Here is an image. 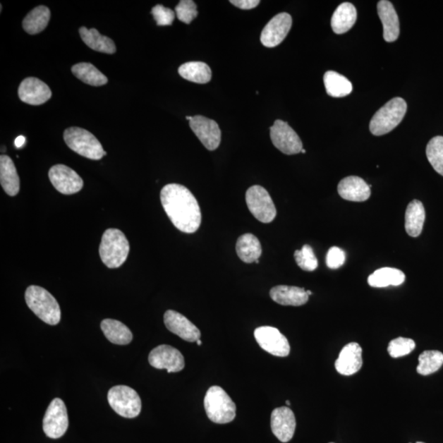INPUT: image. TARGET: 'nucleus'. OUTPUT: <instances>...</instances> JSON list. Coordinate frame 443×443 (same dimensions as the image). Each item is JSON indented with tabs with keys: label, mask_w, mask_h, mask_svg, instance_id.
<instances>
[{
	"label": "nucleus",
	"mask_w": 443,
	"mask_h": 443,
	"mask_svg": "<svg viewBox=\"0 0 443 443\" xmlns=\"http://www.w3.org/2000/svg\"><path fill=\"white\" fill-rule=\"evenodd\" d=\"M160 200L176 228L185 233H194L199 229L202 216L198 201L184 186L166 185L161 190Z\"/></svg>",
	"instance_id": "f257e3e1"
},
{
	"label": "nucleus",
	"mask_w": 443,
	"mask_h": 443,
	"mask_svg": "<svg viewBox=\"0 0 443 443\" xmlns=\"http://www.w3.org/2000/svg\"><path fill=\"white\" fill-rule=\"evenodd\" d=\"M27 305L44 323L56 325L61 320V310L56 299L39 286H30L25 293Z\"/></svg>",
	"instance_id": "f03ea898"
},
{
	"label": "nucleus",
	"mask_w": 443,
	"mask_h": 443,
	"mask_svg": "<svg viewBox=\"0 0 443 443\" xmlns=\"http://www.w3.org/2000/svg\"><path fill=\"white\" fill-rule=\"evenodd\" d=\"M130 251L128 240L122 231L109 229L104 231L99 245V255L109 269H117L127 260Z\"/></svg>",
	"instance_id": "7ed1b4c3"
},
{
	"label": "nucleus",
	"mask_w": 443,
	"mask_h": 443,
	"mask_svg": "<svg viewBox=\"0 0 443 443\" xmlns=\"http://www.w3.org/2000/svg\"><path fill=\"white\" fill-rule=\"evenodd\" d=\"M406 111L405 99L396 97L389 100L372 116L370 123L371 133L377 137L389 133L401 123Z\"/></svg>",
	"instance_id": "20e7f679"
},
{
	"label": "nucleus",
	"mask_w": 443,
	"mask_h": 443,
	"mask_svg": "<svg viewBox=\"0 0 443 443\" xmlns=\"http://www.w3.org/2000/svg\"><path fill=\"white\" fill-rule=\"evenodd\" d=\"M206 415L216 424H228L236 417V405L226 392L219 386L211 387L204 400Z\"/></svg>",
	"instance_id": "39448f33"
},
{
	"label": "nucleus",
	"mask_w": 443,
	"mask_h": 443,
	"mask_svg": "<svg viewBox=\"0 0 443 443\" xmlns=\"http://www.w3.org/2000/svg\"><path fill=\"white\" fill-rule=\"evenodd\" d=\"M63 138L70 149L83 157L99 160L107 154L99 140L87 130L69 128L65 130Z\"/></svg>",
	"instance_id": "423d86ee"
},
{
	"label": "nucleus",
	"mask_w": 443,
	"mask_h": 443,
	"mask_svg": "<svg viewBox=\"0 0 443 443\" xmlns=\"http://www.w3.org/2000/svg\"><path fill=\"white\" fill-rule=\"evenodd\" d=\"M109 403L121 416L133 419L142 411V400L132 387L119 385L113 387L108 392Z\"/></svg>",
	"instance_id": "0eeeda50"
},
{
	"label": "nucleus",
	"mask_w": 443,
	"mask_h": 443,
	"mask_svg": "<svg viewBox=\"0 0 443 443\" xmlns=\"http://www.w3.org/2000/svg\"><path fill=\"white\" fill-rule=\"evenodd\" d=\"M246 205L250 213L261 223L269 224L276 218L277 210L273 200L264 188L253 186L245 194Z\"/></svg>",
	"instance_id": "6e6552de"
},
{
	"label": "nucleus",
	"mask_w": 443,
	"mask_h": 443,
	"mask_svg": "<svg viewBox=\"0 0 443 443\" xmlns=\"http://www.w3.org/2000/svg\"><path fill=\"white\" fill-rule=\"evenodd\" d=\"M68 415L63 400L55 399L47 408L43 419V430L49 439L63 437L68 427Z\"/></svg>",
	"instance_id": "1a4fd4ad"
},
{
	"label": "nucleus",
	"mask_w": 443,
	"mask_h": 443,
	"mask_svg": "<svg viewBox=\"0 0 443 443\" xmlns=\"http://www.w3.org/2000/svg\"><path fill=\"white\" fill-rule=\"evenodd\" d=\"M270 138L274 147L285 154H298L303 150L299 135L284 121H275L270 128Z\"/></svg>",
	"instance_id": "9d476101"
},
{
	"label": "nucleus",
	"mask_w": 443,
	"mask_h": 443,
	"mask_svg": "<svg viewBox=\"0 0 443 443\" xmlns=\"http://www.w3.org/2000/svg\"><path fill=\"white\" fill-rule=\"evenodd\" d=\"M254 335L261 348L269 354L279 357L290 354L289 340L278 329L269 326L260 327L255 330Z\"/></svg>",
	"instance_id": "9b49d317"
},
{
	"label": "nucleus",
	"mask_w": 443,
	"mask_h": 443,
	"mask_svg": "<svg viewBox=\"0 0 443 443\" xmlns=\"http://www.w3.org/2000/svg\"><path fill=\"white\" fill-rule=\"evenodd\" d=\"M49 178L54 188L64 195L79 193L83 188V180L71 168L57 164L49 171Z\"/></svg>",
	"instance_id": "f8f14e48"
},
{
	"label": "nucleus",
	"mask_w": 443,
	"mask_h": 443,
	"mask_svg": "<svg viewBox=\"0 0 443 443\" xmlns=\"http://www.w3.org/2000/svg\"><path fill=\"white\" fill-rule=\"evenodd\" d=\"M149 362L154 368L167 370L169 372L182 371L185 367L183 354L178 349L168 345H161L151 351Z\"/></svg>",
	"instance_id": "ddd939ff"
},
{
	"label": "nucleus",
	"mask_w": 443,
	"mask_h": 443,
	"mask_svg": "<svg viewBox=\"0 0 443 443\" xmlns=\"http://www.w3.org/2000/svg\"><path fill=\"white\" fill-rule=\"evenodd\" d=\"M293 18L286 13L276 15L262 31L260 42L265 47L274 48L278 47L288 36L290 32Z\"/></svg>",
	"instance_id": "4468645a"
},
{
	"label": "nucleus",
	"mask_w": 443,
	"mask_h": 443,
	"mask_svg": "<svg viewBox=\"0 0 443 443\" xmlns=\"http://www.w3.org/2000/svg\"><path fill=\"white\" fill-rule=\"evenodd\" d=\"M190 127L200 142L209 150H215L221 142V130L215 121L203 116H194L189 122Z\"/></svg>",
	"instance_id": "2eb2a0df"
},
{
	"label": "nucleus",
	"mask_w": 443,
	"mask_h": 443,
	"mask_svg": "<svg viewBox=\"0 0 443 443\" xmlns=\"http://www.w3.org/2000/svg\"><path fill=\"white\" fill-rule=\"evenodd\" d=\"M296 426V417L290 408L279 407L272 412L271 429L281 442H288L293 439Z\"/></svg>",
	"instance_id": "dca6fc26"
},
{
	"label": "nucleus",
	"mask_w": 443,
	"mask_h": 443,
	"mask_svg": "<svg viewBox=\"0 0 443 443\" xmlns=\"http://www.w3.org/2000/svg\"><path fill=\"white\" fill-rule=\"evenodd\" d=\"M18 97L23 102L31 105L47 103L51 98V90L38 78H28L23 80L18 88Z\"/></svg>",
	"instance_id": "f3484780"
},
{
	"label": "nucleus",
	"mask_w": 443,
	"mask_h": 443,
	"mask_svg": "<svg viewBox=\"0 0 443 443\" xmlns=\"http://www.w3.org/2000/svg\"><path fill=\"white\" fill-rule=\"evenodd\" d=\"M164 324L173 334L189 342H194L200 339V331L184 315L175 310L165 312Z\"/></svg>",
	"instance_id": "a211bd4d"
},
{
	"label": "nucleus",
	"mask_w": 443,
	"mask_h": 443,
	"mask_svg": "<svg viewBox=\"0 0 443 443\" xmlns=\"http://www.w3.org/2000/svg\"><path fill=\"white\" fill-rule=\"evenodd\" d=\"M363 365L362 348L357 342L346 345L335 362V368L341 375H355Z\"/></svg>",
	"instance_id": "6ab92c4d"
},
{
	"label": "nucleus",
	"mask_w": 443,
	"mask_h": 443,
	"mask_svg": "<svg viewBox=\"0 0 443 443\" xmlns=\"http://www.w3.org/2000/svg\"><path fill=\"white\" fill-rule=\"evenodd\" d=\"M337 190L341 198L354 202H363L370 198V186L357 176H350L341 181Z\"/></svg>",
	"instance_id": "aec40b11"
},
{
	"label": "nucleus",
	"mask_w": 443,
	"mask_h": 443,
	"mask_svg": "<svg viewBox=\"0 0 443 443\" xmlns=\"http://www.w3.org/2000/svg\"><path fill=\"white\" fill-rule=\"evenodd\" d=\"M377 13L384 27L385 42H395L400 35V23L394 5L387 0H381L377 4Z\"/></svg>",
	"instance_id": "412c9836"
},
{
	"label": "nucleus",
	"mask_w": 443,
	"mask_h": 443,
	"mask_svg": "<svg viewBox=\"0 0 443 443\" xmlns=\"http://www.w3.org/2000/svg\"><path fill=\"white\" fill-rule=\"evenodd\" d=\"M272 300L281 305L301 306L308 302L309 296L298 286H277L270 291Z\"/></svg>",
	"instance_id": "4be33fe9"
},
{
	"label": "nucleus",
	"mask_w": 443,
	"mask_h": 443,
	"mask_svg": "<svg viewBox=\"0 0 443 443\" xmlns=\"http://www.w3.org/2000/svg\"><path fill=\"white\" fill-rule=\"evenodd\" d=\"M425 210L421 201L414 200L408 205L405 216V228L408 235L412 238L419 236L424 228Z\"/></svg>",
	"instance_id": "5701e85b"
},
{
	"label": "nucleus",
	"mask_w": 443,
	"mask_h": 443,
	"mask_svg": "<svg viewBox=\"0 0 443 443\" xmlns=\"http://www.w3.org/2000/svg\"><path fill=\"white\" fill-rule=\"evenodd\" d=\"M0 183L10 196L17 195L20 190V179L13 160L7 155L0 156Z\"/></svg>",
	"instance_id": "b1692460"
},
{
	"label": "nucleus",
	"mask_w": 443,
	"mask_h": 443,
	"mask_svg": "<svg viewBox=\"0 0 443 443\" xmlns=\"http://www.w3.org/2000/svg\"><path fill=\"white\" fill-rule=\"evenodd\" d=\"M357 18L356 7L351 3L339 5L332 15L331 26L336 34H344L354 26Z\"/></svg>",
	"instance_id": "393cba45"
},
{
	"label": "nucleus",
	"mask_w": 443,
	"mask_h": 443,
	"mask_svg": "<svg viewBox=\"0 0 443 443\" xmlns=\"http://www.w3.org/2000/svg\"><path fill=\"white\" fill-rule=\"evenodd\" d=\"M236 250L238 257L245 263H255L262 255L260 241L255 236L246 233L241 236L236 244Z\"/></svg>",
	"instance_id": "a878e982"
},
{
	"label": "nucleus",
	"mask_w": 443,
	"mask_h": 443,
	"mask_svg": "<svg viewBox=\"0 0 443 443\" xmlns=\"http://www.w3.org/2000/svg\"><path fill=\"white\" fill-rule=\"evenodd\" d=\"M80 38L90 49L100 53L113 54L116 52V45L113 40L102 36L97 29H87L83 27L79 30Z\"/></svg>",
	"instance_id": "bb28decb"
},
{
	"label": "nucleus",
	"mask_w": 443,
	"mask_h": 443,
	"mask_svg": "<svg viewBox=\"0 0 443 443\" xmlns=\"http://www.w3.org/2000/svg\"><path fill=\"white\" fill-rule=\"evenodd\" d=\"M102 329L107 339L116 345H128L133 341V332L122 322L107 319L102 322Z\"/></svg>",
	"instance_id": "cd10ccee"
},
{
	"label": "nucleus",
	"mask_w": 443,
	"mask_h": 443,
	"mask_svg": "<svg viewBox=\"0 0 443 443\" xmlns=\"http://www.w3.org/2000/svg\"><path fill=\"white\" fill-rule=\"evenodd\" d=\"M405 280L403 272L386 267L374 272L369 277L368 284L372 288L382 289L389 286H400Z\"/></svg>",
	"instance_id": "c85d7f7f"
},
{
	"label": "nucleus",
	"mask_w": 443,
	"mask_h": 443,
	"mask_svg": "<svg viewBox=\"0 0 443 443\" xmlns=\"http://www.w3.org/2000/svg\"><path fill=\"white\" fill-rule=\"evenodd\" d=\"M326 92L332 97H345L351 93L353 87L348 79L334 71H328L324 75Z\"/></svg>",
	"instance_id": "c756f323"
},
{
	"label": "nucleus",
	"mask_w": 443,
	"mask_h": 443,
	"mask_svg": "<svg viewBox=\"0 0 443 443\" xmlns=\"http://www.w3.org/2000/svg\"><path fill=\"white\" fill-rule=\"evenodd\" d=\"M178 73L189 82L206 84L210 82L212 72L208 64L203 62H188L180 66Z\"/></svg>",
	"instance_id": "7c9ffc66"
},
{
	"label": "nucleus",
	"mask_w": 443,
	"mask_h": 443,
	"mask_svg": "<svg viewBox=\"0 0 443 443\" xmlns=\"http://www.w3.org/2000/svg\"><path fill=\"white\" fill-rule=\"evenodd\" d=\"M50 19V10L43 5L35 8L30 12L23 22L25 32L30 35H36L44 31L48 26Z\"/></svg>",
	"instance_id": "2f4dec72"
},
{
	"label": "nucleus",
	"mask_w": 443,
	"mask_h": 443,
	"mask_svg": "<svg viewBox=\"0 0 443 443\" xmlns=\"http://www.w3.org/2000/svg\"><path fill=\"white\" fill-rule=\"evenodd\" d=\"M72 73L83 83L93 85V87H100L108 83V78L90 63L75 64L72 68Z\"/></svg>",
	"instance_id": "473e14b6"
},
{
	"label": "nucleus",
	"mask_w": 443,
	"mask_h": 443,
	"mask_svg": "<svg viewBox=\"0 0 443 443\" xmlns=\"http://www.w3.org/2000/svg\"><path fill=\"white\" fill-rule=\"evenodd\" d=\"M443 365V354L439 351H425L419 356L417 372L421 375H430L440 370Z\"/></svg>",
	"instance_id": "72a5a7b5"
},
{
	"label": "nucleus",
	"mask_w": 443,
	"mask_h": 443,
	"mask_svg": "<svg viewBox=\"0 0 443 443\" xmlns=\"http://www.w3.org/2000/svg\"><path fill=\"white\" fill-rule=\"evenodd\" d=\"M426 155L432 167L443 176V137L437 135L430 140L426 147Z\"/></svg>",
	"instance_id": "f704fd0d"
},
{
	"label": "nucleus",
	"mask_w": 443,
	"mask_h": 443,
	"mask_svg": "<svg viewBox=\"0 0 443 443\" xmlns=\"http://www.w3.org/2000/svg\"><path fill=\"white\" fill-rule=\"evenodd\" d=\"M294 257L297 265L301 269L312 272L318 268V260L309 245H305L301 250H296Z\"/></svg>",
	"instance_id": "c9c22d12"
},
{
	"label": "nucleus",
	"mask_w": 443,
	"mask_h": 443,
	"mask_svg": "<svg viewBox=\"0 0 443 443\" xmlns=\"http://www.w3.org/2000/svg\"><path fill=\"white\" fill-rule=\"evenodd\" d=\"M415 348V342L406 337H397L392 340L387 347V351L392 358H399L411 353Z\"/></svg>",
	"instance_id": "e433bc0d"
},
{
	"label": "nucleus",
	"mask_w": 443,
	"mask_h": 443,
	"mask_svg": "<svg viewBox=\"0 0 443 443\" xmlns=\"http://www.w3.org/2000/svg\"><path fill=\"white\" fill-rule=\"evenodd\" d=\"M175 13L181 22L190 24L198 17V7L193 0H182L175 8Z\"/></svg>",
	"instance_id": "4c0bfd02"
},
{
	"label": "nucleus",
	"mask_w": 443,
	"mask_h": 443,
	"mask_svg": "<svg viewBox=\"0 0 443 443\" xmlns=\"http://www.w3.org/2000/svg\"><path fill=\"white\" fill-rule=\"evenodd\" d=\"M153 17L158 26H171L175 19V13L172 9L165 8L163 5H156L152 8Z\"/></svg>",
	"instance_id": "58836bf2"
},
{
	"label": "nucleus",
	"mask_w": 443,
	"mask_h": 443,
	"mask_svg": "<svg viewBox=\"0 0 443 443\" xmlns=\"http://www.w3.org/2000/svg\"><path fill=\"white\" fill-rule=\"evenodd\" d=\"M346 262V253L344 250L337 248V246H332L327 254L326 264L331 269H339L340 267L344 265Z\"/></svg>",
	"instance_id": "ea45409f"
},
{
	"label": "nucleus",
	"mask_w": 443,
	"mask_h": 443,
	"mask_svg": "<svg viewBox=\"0 0 443 443\" xmlns=\"http://www.w3.org/2000/svg\"><path fill=\"white\" fill-rule=\"evenodd\" d=\"M230 3L241 9L249 10L257 7L260 1L259 0H231Z\"/></svg>",
	"instance_id": "a19ab883"
},
{
	"label": "nucleus",
	"mask_w": 443,
	"mask_h": 443,
	"mask_svg": "<svg viewBox=\"0 0 443 443\" xmlns=\"http://www.w3.org/2000/svg\"><path fill=\"white\" fill-rule=\"evenodd\" d=\"M25 142H26V138L23 137V135H19V137L15 140V145H16L17 148L23 147Z\"/></svg>",
	"instance_id": "79ce46f5"
},
{
	"label": "nucleus",
	"mask_w": 443,
	"mask_h": 443,
	"mask_svg": "<svg viewBox=\"0 0 443 443\" xmlns=\"http://www.w3.org/2000/svg\"><path fill=\"white\" fill-rule=\"evenodd\" d=\"M196 344H198V345L200 346V345H202V341H201V340L199 339V340L196 341Z\"/></svg>",
	"instance_id": "37998d69"
},
{
	"label": "nucleus",
	"mask_w": 443,
	"mask_h": 443,
	"mask_svg": "<svg viewBox=\"0 0 443 443\" xmlns=\"http://www.w3.org/2000/svg\"><path fill=\"white\" fill-rule=\"evenodd\" d=\"M193 117H190V116H186V119L189 120V122L191 119H193Z\"/></svg>",
	"instance_id": "c03bdc74"
},
{
	"label": "nucleus",
	"mask_w": 443,
	"mask_h": 443,
	"mask_svg": "<svg viewBox=\"0 0 443 443\" xmlns=\"http://www.w3.org/2000/svg\"><path fill=\"white\" fill-rule=\"evenodd\" d=\"M307 294H308V296H311L312 295V291H306Z\"/></svg>",
	"instance_id": "a18cd8bd"
},
{
	"label": "nucleus",
	"mask_w": 443,
	"mask_h": 443,
	"mask_svg": "<svg viewBox=\"0 0 443 443\" xmlns=\"http://www.w3.org/2000/svg\"><path fill=\"white\" fill-rule=\"evenodd\" d=\"M286 404L288 405V406H290L291 405V402L289 401H286Z\"/></svg>",
	"instance_id": "49530a36"
},
{
	"label": "nucleus",
	"mask_w": 443,
	"mask_h": 443,
	"mask_svg": "<svg viewBox=\"0 0 443 443\" xmlns=\"http://www.w3.org/2000/svg\"><path fill=\"white\" fill-rule=\"evenodd\" d=\"M301 153H303V154L306 153V150H304V149H303V150H301Z\"/></svg>",
	"instance_id": "de8ad7c7"
},
{
	"label": "nucleus",
	"mask_w": 443,
	"mask_h": 443,
	"mask_svg": "<svg viewBox=\"0 0 443 443\" xmlns=\"http://www.w3.org/2000/svg\"><path fill=\"white\" fill-rule=\"evenodd\" d=\"M416 443H425V442H416Z\"/></svg>",
	"instance_id": "09e8293b"
},
{
	"label": "nucleus",
	"mask_w": 443,
	"mask_h": 443,
	"mask_svg": "<svg viewBox=\"0 0 443 443\" xmlns=\"http://www.w3.org/2000/svg\"><path fill=\"white\" fill-rule=\"evenodd\" d=\"M330 443H334V442H330Z\"/></svg>",
	"instance_id": "8fccbe9b"
}]
</instances>
